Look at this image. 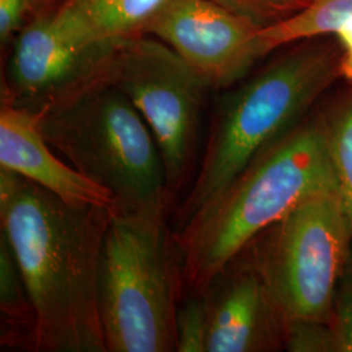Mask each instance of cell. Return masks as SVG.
Wrapping results in <instances>:
<instances>
[{
  "label": "cell",
  "instance_id": "6da1fadb",
  "mask_svg": "<svg viewBox=\"0 0 352 352\" xmlns=\"http://www.w3.org/2000/svg\"><path fill=\"white\" fill-rule=\"evenodd\" d=\"M113 213L69 205L0 167V227L37 314V352H106L98 273Z\"/></svg>",
  "mask_w": 352,
  "mask_h": 352
},
{
  "label": "cell",
  "instance_id": "7a4b0ae2",
  "mask_svg": "<svg viewBox=\"0 0 352 352\" xmlns=\"http://www.w3.org/2000/svg\"><path fill=\"white\" fill-rule=\"evenodd\" d=\"M337 186L325 124L300 122L260 151L223 192L175 231L187 295H200L260 232Z\"/></svg>",
  "mask_w": 352,
  "mask_h": 352
},
{
  "label": "cell",
  "instance_id": "3957f363",
  "mask_svg": "<svg viewBox=\"0 0 352 352\" xmlns=\"http://www.w3.org/2000/svg\"><path fill=\"white\" fill-rule=\"evenodd\" d=\"M176 195L115 212L102 243L98 305L106 352H176L182 252L171 217Z\"/></svg>",
  "mask_w": 352,
  "mask_h": 352
},
{
  "label": "cell",
  "instance_id": "277c9868",
  "mask_svg": "<svg viewBox=\"0 0 352 352\" xmlns=\"http://www.w3.org/2000/svg\"><path fill=\"white\" fill-rule=\"evenodd\" d=\"M342 54L305 46L285 54L221 101L195 177L171 217L174 231L209 206L252 160L299 124L340 72Z\"/></svg>",
  "mask_w": 352,
  "mask_h": 352
},
{
  "label": "cell",
  "instance_id": "5b68a950",
  "mask_svg": "<svg viewBox=\"0 0 352 352\" xmlns=\"http://www.w3.org/2000/svg\"><path fill=\"white\" fill-rule=\"evenodd\" d=\"M36 118L51 148L113 195L116 212L133 210L173 193L151 128L113 84Z\"/></svg>",
  "mask_w": 352,
  "mask_h": 352
},
{
  "label": "cell",
  "instance_id": "8992f818",
  "mask_svg": "<svg viewBox=\"0 0 352 352\" xmlns=\"http://www.w3.org/2000/svg\"><path fill=\"white\" fill-rule=\"evenodd\" d=\"M351 225L334 186L296 205L238 257L264 278L286 321L329 322L336 291L351 260Z\"/></svg>",
  "mask_w": 352,
  "mask_h": 352
},
{
  "label": "cell",
  "instance_id": "52a82bcc",
  "mask_svg": "<svg viewBox=\"0 0 352 352\" xmlns=\"http://www.w3.org/2000/svg\"><path fill=\"white\" fill-rule=\"evenodd\" d=\"M113 85L151 128L168 189L187 190L200 160V131L208 81L162 41L144 34L123 43Z\"/></svg>",
  "mask_w": 352,
  "mask_h": 352
},
{
  "label": "cell",
  "instance_id": "ba28073f",
  "mask_svg": "<svg viewBox=\"0 0 352 352\" xmlns=\"http://www.w3.org/2000/svg\"><path fill=\"white\" fill-rule=\"evenodd\" d=\"M122 46L84 37L42 8L7 50L1 102L39 116L113 84Z\"/></svg>",
  "mask_w": 352,
  "mask_h": 352
},
{
  "label": "cell",
  "instance_id": "9c48e42d",
  "mask_svg": "<svg viewBox=\"0 0 352 352\" xmlns=\"http://www.w3.org/2000/svg\"><path fill=\"white\" fill-rule=\"evenodd\" d=\"M261 30L213 0H173L146 34L175 51L210 88L225 89L269 54Z\"/></svg>",
  "mask_w": 352,
  "mask_h": 352
},
{
  "label": "cell",
  "instance_id": "30bf717a",
  "mask_svg": "<svg viewBox=\"0 0 352 352\" xmlns=\"http://www.w3.org/2000/svg\"><path fill=\"white\" fill-rule=\"evenodd\" d=\"M206 352L285 349L286 318L260 273L236 257L202 291Z\"/></svg>",
  "mask_w": 352,
  "mask_h": 352
},
{
  "label": "cell",
  "instance_id": "8fae6325",
  "mask_svg": "<svg viewBox=\"0 0 352 352\" xmlns=\"http://www.w3.org/2000/svg\"><path fill=\"white\" fill-rule=\"evenodd\" d=\"M0 167L8 168L74 206H101L116 212L113 195L81 175L51 148L33 113L1 102Z\"/></svg>",
  "mask_w": 352,
  "mask_h": 352
},
{
  "label": "cell",
  "instance_id": "7c38bea8",
  "mask_svg": "<svg viewBox=\"0 0 352 352\" xmlns=\"http://www.w3.org/2000/svg\"><path fill=\"white\" fill-rule=\"evenodd\" d=\"M173 0H62L54 10L76 33L123 45L146 34L151 21Z\"/></svg>",
  "mask_w": 352,
  "mask_h": 352
},
{
  "label": "cell",
  "instance_id": "4fadbf2b",
  "mask_svg": "<svg viewBox=\"0 0 352 352\" xmlns=\"http://www.w3.org/2000/svg\"><path fill=\"white\" fill-rule=\"evenodd\" d=\"M0 342L7 350L37 352V314L10 241L0 232Z\"/></svg>",
  "mask_w": 352,
  "mask_h": 352
},
{
  "label": "cell",
  "instance_id": "5bb4252c",
  "mask_svg": "<svg viewBox=\"0 0 352 352\" xmlns=\"http://www.w3.org/2000/svg\"><path fill=\"white\" fill-rule=\"evenodd\" d=\"M352 25V0H309L300 12L286 21L263 29L261 37L269 52L307 39L337 34Z\"/></svg>",
  "mask_w": 352,
  "mask_h": 352
},
{
  "label": "cell",
  "instance_id": "9a60e30c",
  "mask_svg": "<svg viewBox=\"0 0 352 352\" xmlns=\"http://www.w3.org/2000/svg\"><path fill=\"white\" fill-rule=\"evenodd\" d=\"M337 186L352 230V102L325 124Z\"/></svg>",
  "mask_w": 352,
  "mask_h": 352
},
{
  "label": "cell",
  "instance_id": "2e32d148",
  "mask_svg": "<svg viewBox=\"0 0 352 352\" xmlns=\"http://www.w3.org/2000/svg\"><path fill=\"white\" fill-rule=\"evenodd\" d=\"M214 3L235 13L261 29L286 21L300 12L309 0H213Z\"/></svg>",
  "mask_w": 352,
  "mask_h": 352
},
{
  "label": "cell",
  "instance_id": "e0dca14e",
  "mask_svg": "<svg viewBox=\"0 0 352 352\" xmlns=\"http://www.w3.org/2000/svg\"><path fill=\"white\" fill-rule=\"evenodd\" d=\"M206 330L202 295H188L176 314V352H206Z\"/></svg>",
  "mask_w": 352,
  "mask_h": 352
},
{
  "label": "cell",
  "instance_id": "ac0fdd59",
  "mask_svg": "<svg viewBox=\"0 0 352 352\" xmlns=\"http://www.w3.org/2000/svg\"><path fill=\"white\" fill-rule=\"evenodd\" d=\"M285 349L291 352H338L329 322L309 318L286 321Z\"/></svg>",
  "mask_w": 352,
  "mask_h": 352
},
{
  "label": "cell",
  "instance_id": "d6986e66",
  "mask_svg": "<svg viewBox=\"0 0 352 352\" xmlns=\"http://www.w3.org/2000/svg\"><path fill=\"white\" fill-rule=\"evenodd\" d=\"M329 325L337 351L352 352V257L336 291Z\"/></svg>",
  "mask_w": 352,
  "mask_h": 352
},
{
  "label": "cell",
  "instance_id": "ffe728a7",
  "mask_svg": "<svg viewBox=\"0 0 352 352\" xmlns=\"http://www.w3.org/2000/svg\"><path fill=\"white\" fill-rule=\"evenodd\" d=\"M39 8L34 0H0V45L7 51Z\"/></svg>",
  "mask_w": 352,
  "mask_h": 352
},
{
  "label": "cell",
  "instance_id": "44dd1931",
  "mask_svg": "<svg viewBox=\"0 0 352 352\" xmlns=\"http://www.w3.org/2000/svg\"><path fill=\"white\" fill-rule=\"evenodd\" d=\"M340 41V72L347 78H352V25L342 29L336 34Z\"/></svg>",
  "mask_w": 352,
  "mask_h": 352
},
{
  "label": "cell",
  "instance_id": "7402d4cb",
  "mask_svg": "<svg viewBox=\"0 0 352 352\" xmlns=\"http://www.w3.org/2000/svg\"><path fill=\"white\" fill-rule=\"evenodd\" d=\"M34 1H36L38 8L42 10V8H46L51 1H54V0H34Z\"/></svg>",
  "mask_w": 352,
  "mask_h": 352
}]
</instances>
